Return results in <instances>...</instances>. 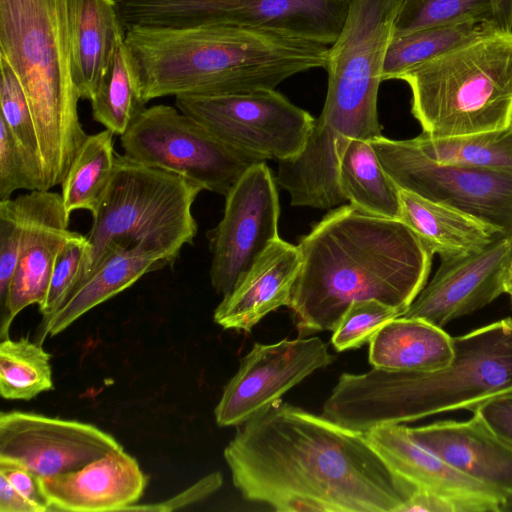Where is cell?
I'll use <instances>...</instances> for the list:
<instances>
[{"instance_id":"83f0119b","label":"cell","mask_w":512,"mask_h":512,"mask_svg":"<svg viewBox=\"0 0 512 512\" xmlns=\"http://www.w3.org/2000/svg\"><path fill=\"white\" fill-rule=\"evenodd\" d=\"M410 140L437 163L512 172V121L502 129L445 138L422 132Z\"/></svg>"},{"instance_id":"f35d334b","label":"cell","mask_w":512,"mask_h":512,"mask_svg":"<svg viewBox=\"0 0 512 512\" xmlns=\"http://www.w3.org/2000/svg\"><path fill=\"white\" fill-rule=\"evenodd\" d=\"M0 474L9 480L22 496L34 504L39 512L49 511L38 476L16 463L5 460H0Z\"/></svg>"},{"instance_id":"836d02e7","label":"cell","mask_w":512,"mask_h":512,"mask_svg":"<svg viewBox=\"0 0 512 512\" xmlns=\"http://www.w3.org/2000/svg\"><path fill=\"white\" fill-rule=\"evenodd\" d=\"M18 190H47L44 175L0 119V201Z\"/></svg>"},{"instance_id":"7402d4cb","label":"cell","mask_w":512,"mask_h":512,"mask_svg":"<svg viewBox=\"0 0 512 512\" xmlns=\"http://www.w3.org/2000/svg\"><path fill=\"white\" fill-rule=\"evenodd\" d=\"M72 75L80 99L91 100L126 29L115 0H71Z\"/></svg>"},{"instance_id":"7c38bea8","label":"cell","mask_w":512,"mask_h":512,"mask_svg":"<svg viewBox=\"0 0 512 512\" xmlns=\"http://www.w3.org/2000/svg\"><path fill=\"white\" fill-rule=\"evenodd\" d=\"M276 180L265 161L250 166L225 196L220 222L206 233L210 281L225 296L278 235Z\"/></svg>"},{"instance_id":"d6986e66","label":"cell","mask_w":512,"mask_h":512,"mask_svg":"<svg viewBox=\"0 0 512 512\" xmlns=\"http://www.w3.org/2000/svg\"><path fill=\"white\" fill-rule=\"evenodd\" d=\"M301 266L298 246L277 237L223 296L214 311L215 323L250 332L267 314L287 306Z\"/></svg>"},{"instance_id":"2e32d148","label":"cell","mask_w":512,"mask_h":512,"mask_svg":"<svg viewBox=\"0 0 512 512\" xmlns=\"http://www.w3.org/2000/svg\"><path fill=\"white\" fill-rule=\"evenodd\" d=\"M512 264V237L499 236L485 248L441 260L405 313L443 328L446 324L490 304L504 292Z\"/></svg>"},{"instance_id":"9c48e42d","label":"cell","mask_w":512,"mask_h":512,"mask_svg":"<svg viewBox=\"0 0 512 512\" xmlns=\"http://www.w3.org/2000/svg\"><path fill=\"white\" fill-rule=\"evenodd\" d=\"M120 140L128 158L179 174L223 196L250 166L262 162L226 145L177 107L164 104L145 107Z\"/></svg>"},{"instance_id":"9a60e30c","label":"cell","mask_w":512,"mask_h":512,"mask_svg":"<svg viewBox=\"0 0 512 512\" xmlns=\"http://www.w3.org/2000/svg\"><path fill=\"white\" fill-rule=\"evenodd\" d=\"M22 233L18 262L1 307V340L9 336L14 318L26 307H42L47 296L55 258L77 232L69 230L61 194L29 191L15 198Z\"/></svg>"},{"instance_id":"44dd1931","label":"cell","mask_w":512,"mask_h":512,"mask_svg":"<svg viewBox=\"0 0 512 512\" xmlns=\"http://www.w3.org/2000/svg\"><path fill=\"white\" fill-rule=\"evenodd\" d=\"M175 261V258L146 243L111 248L66 303L39 327L37 342L41 344L47 336L61 333L85 313L129 288L145 274L172 266Z\"/></svg>"},{"instance_id":"30bf717a","label":"cell","mask_w":512,"mask_h":512,"mask_svg":"<svg viewBox=\"0 0 512 512\" xmlns=\"http://www.w3.org/2000/svg\"><path fill=\"white\" fill-rule=\"evenodd\" d=\"M175 105L226 145L261 161L298 156L315 122L309 112L275 89L178 95Z\"/></svg>"},{"instance_id":"74e56055","label":"cell","mask_w":512,"mask_h":512,"mask_svg":"<svg viewBox=\"0 0 512 512\" xmlns=\"http://www.w3.org/2000/svg\"><path fill=\"white\" fill-rule=\"evenodd\" d=\"M497 437L512 446V392L492 397L472 410Z\"/></svg>"},{"instance_id":"f6af8a7d","label":"cell","mask_w":512,"mask_h":512,"mask_svg":"<svg viewBox=\"0 0 512 512\" xmlns=\"http://www.w3.org/2000/svg\"><path fill=\"white\" fill-rule=\"evenodd\" d=\"M511 309H512V306H511Z\"/></svg>"},{"instance_id":"ee69618b","label":"cell","mask_w":512,"mask_h":512,"mask_svg":"<svg viewBox=\"0 0 512 512\" xmlns=\"http://www.w3.org/2000/svg\"><path fill=\"white\" fill-rule=\"evenodd\" d=\"M334 1H341V0H334Z\"/></svg>"},{"instance_id":"6da1fadb","label":"cell","mask_w":512,"mask_h":512,"mask_svg":"<svg viewBox=\"0 0 512 512\" xmlns=\"http://www.w3.org/2000/svg\"><path fill=\"white\" fill-rule=\"evenodd\" d=\"M224 459L244 499L279 512H403L417 491L364 433L282 401L240 425Z\"/></svg>"},{"instance_id":"7bdbcfd3","label":"cell","mask_w":512,"mask_h":512,"mask_svg":"<svg viewBox=\"0 0 512 512\" xmlns=\"http://www.w3.org/2000/svg\"><path fill=\"white\" fill-rule=\"evenodd\" d=\"M503 511H512V495L507 497L506 503L503 507Z\"/></svg>"},{"instance_id":"b9f144b4","label":"cell","mask_w":512,"mask_h":512,"mask_svg":"<svg viewBox=\"0 0 512 512\" xmlns=\"http://www.w3.org/2000/svg\"><path fill=\"white\" fill-rule=\"evenodd\" d=\"M504 292L508 294L512 299V264L507 272L505 283H504Z\"/></svg>"},{"instance_id":"e575fe53","label":"cell","mask_w":512,"mask_h":512,"mask_svg":"<svg viewBox=\"0 0 512 512\" xmlns=\"http://www.w3.org/2000/svg\"><path fill=\"white\" fill-rule=\"evenodd\" d=\"M88 250L86 236L76 233L58 252L49 283L46 300L39 308L44 325L65 304L75 287L81 263Z\"/></svg>"},{"instance_id":"ac0fdd59","label":"cell","mask_w":512,"mask_h":512,"mask_svg":"<svg viewBox=\"0 0 512 512\" xmlns=\"http://www.w3.org/2000/svg\"><path fill=\"white\" fill-rule=\"evenodd\" d=\"M147 477L124 450L108 453L85 466L41 478L49 511H125L142 497Z\"/></svg>"},{"instance_id":"ffe728a7","label":"cell","mask_w":512,"mask_h":512,"mask_svg":"<svg viewBox=\"0 0 512 512\" xmlns=\"http://www.w3.org/2000/svg\"><path fill=\"white\" fill-rule=\"evenodd\" d=\"M412 439L464 475L512 495V446L475 415L410 428Z\"/></svg>"},{"instance_id":"cb8c5ba5","label":"cell","mask_w":512,"mask_h":512,"mask_svg":"<svg viewBox=\"0 0 512 512\" xmlns=\"http://www.w3.org/2000/svg\"><path fill=\"white\" fill-rule=\"evenodd\" d=\"M453 357V338L419 318H394L369 342V363L385 370L434 371L449 365Z\"/></svg>"},{"instance_id":"d6a6232c","label":"cell","mask_w":512,"mask_h":512,"mask_svg":"<svg viewBox=\"0 0 512 512\" xmlns=\"http://www.w3.org/2000/svg\"><path fill=\"white\" fill-rule=\"evenodd\" d=\"M402 315L399 309L375 299L355 301L333 329L331 344L339 352L359 348L384 324Z\"/></svg>"},{"instance_id":"f1b7e54d","label":"cell","mask_w":512,"mask_h":512,"mask_svg":"<svg viewBox=\"0 0 512 512\" xmlns=\"http://www.w3.org/2000/svg\"><path fill=\"white\" fill-rule=\"evenodd\" d=\"M95 121L121 136L145 108L125 40L118 46L109 69L91 98Z\"/></svg>"},{"instance_id":"3957f363","label":"cell","mask_w":512,"mask_h":512,"mask_svg":"<svg viewBox=\"0 0 512 512\" xmlns=\"http://www.w3.org/2000/svg\"><path fill=\"white\" fill-rule=\"evenodd\" d=\"M141 100L275 89L287 78L324 68L329 46L270 31L204 27L126 30Z\"/></svg>"},{"instance_id":"ba28073f","label":"cell","mask_w":512,"mask_h":512,"mask_svg":"<svg viewBox=\"0 0 512 512\" xmlns=\"http://www.w3.org/2000/svg\"><path fill=\"white\" fill-rule=\"evenodd\" d=\"M350 0H124L130 27H234L296 36L330 46Z\"/></svg>"},{"instance_id":"d590c367","label":"cell","mask_w":512,"mask_h":512,"mask_svg":"<svg viewBox=\"0 0 512 512\" xmlns=\"http://www.w3.org/2000/svg\"><path fill=\"white\" fill-rule=\"evenodd\" d=\"M22 223L16 199L0 201V306L13 277L20 251Z\"/></svg>"},{"instance_id":"4316f807","label":"cell","mask_w":512,"mask_h":512,"mask_svg":"<svg viewBox=\"0 0 512 512\" xmlns=\"http://www.w3.org/2000/svg\"><path fill=\"white\" fill-rule=\"evenodd\" d=\"M498 29L490 23H461L424 28L392 38L385 55L382 81L477 40Z\"/></svg>"},{"instance_id":"277c9868","label":"cell","mask_w":512,"mask_h":512,"mask_svg":"<svg viewBox=\"0 0 512 512\" xmlns=\"http://www.w3.org/2000/svg\"><path fill=\"white\" fill-rule=\"evenodd\" d=\"M453 346L451 363L434 371L373 367L361 374H341L322 415L365 433L447 411H472L512 392V317L455 337Z\"/></svg>"},{"instance_id":"8d00e7d4","label":"cell","mask_w":512,"mask_h":512,"mask_svg":"<svg viewBox=\"0 0 512 512\" xmlns=\"http://www.w3.org/2000/svg\"><path fill=\"white\" fill-rule=\"evenodd\" d=\"M222 484L221 473L212 472L169 499L153 504H134L126 508L125 511L167 512L179 510L206 499L215 493Z\"/></svg>"},{"instance_id":"603a6c76","label":"cell","mask_w":512,"mask_h":512,"mask_svg":"<svg viewBox=\"0 0 512 512\" xmlns=\"http://www.w3.org/2000/svg\"><path fill=\"white\" fill-rule=\"evenodd\" d=\"M400 217L441 260L475 253L502 232L495 226L459 209L400 189Z\"/></svg>"},{"instance_id":"d4e9b609","label":"cell","mask_w":512,"mask_h":512,"mask_svg":"<svg viewBox=\"0 0 512 512\" xmlns=\"http://www.w3.org/2000/svg\"><path fill=\"white\" fill-rule=\"evenodd\" d=\"M338 184L345 200L360 211L399 219V188L382 167L370 140L347 143L339 162Z\"/></svg>"},{"instance_id":"5b68a950","label":"cell","mask_w":512,"mask_h":512,"mask_svg":"<svg viewBox=\"0 0 512 512\" xmlns=\"http://www.w3.org/2000/svg\"><path fill=\"white\" fill-rule=\"evenodd\" d=\"M70 7L71 0H0V57L27 97L47 190L62 183L88 136L72 75Z\"/></svg>"},{"instance_id":"60d3db41","label":"cell","mask_w":512,"mask_h":512,"mask_svg":"<svg viewBox=\"0 0 512 512\" xmlns=\"http://www.w3.org/2000/svg\"><path fill=\"white\" fill-rule=\"evenodd\" d=\"M494 24L501 30L512 32V0H492Z\"/></svg>"},{"instance_id":"5bb4252c","label":"cell","mask_w":512,"mask_h":512,"mask_svg":"<svg viewBox=\"0 0 512 512\" xmlns=\"http://www.w3.org/2000/svg\"><path fill=\"white\" fill-rule=\"evenodd\" d=\"M120 450L112 435L89 423L33 412L0 414V460L16 463L40 479L77 470Z\"/></svg>"},{"instance_id":"1f68e13d","label":"cell","mask_w":512,"mask_h":512,"mask_svg":"<svg viewBox=\"0 0 512 512\" xmlns=\"http://www.w3.org/2000/svg\"><path fill=\"white\" fill-rule=\"evenodd\" d=\"M0 73V119L44 175L37 130L27 97L17 75L2 57Z\"/></svg>"},{"instance_id":"f546056e","label":"cell","mask_w":512,"mask_h":512,"mask_svg":"<svg viewBox=\"0 0 512 512\" xmlns=\"http://www.w3.org/2000/svg\"><path fill=\"white\" fill-rule=\"evenodd\" d=\"M51 355L28 337L0 343V393L8 400H30L53 389Z\"/></svg>"},{"instance_id":"e0dca14e","label":"cell","mask_w":512,"mask_h":512,"mask_svg":"<svg viewBox=\"0 0 512 512\" xmlns=\"http://www.w3.org/2000/svg\"><path fill=\"white\" fill-rule=\"evenodd\" d=\"M364 434L389 467L418 490L452 500L464 512H502L506 494L464 475L416 443L408 427L379 425Z\"/></svg>"},{"instance_id":"484cf974","label":"cell","mask_w":512,"mask_h":512,"mask_svg":"<svg viewBox=\"0 0 512 512\" xmlns=\"http://www.w3.org/2000/svg\"><path fill=\"white\" fill-rule=\"evenodd\" d=\"M117 153L114 134L105 129L88 135L62 181L61 198L66 213L98 209L111 182Z\"/></svg>"},{"instance_id":"7a4b0ae2","label":"cell","mask_w":512,"mask_h":512,"mask_svg":"<svg viewBox=\"0 0 512 512\" xmlns=\"http://www.w3.org/2000/svg\"><path fill=\"white\" fill-rule=\"evenodd\" d=\"M297 246L302 266L287 307L301 337L333 331L355 301L375 299L404 314L434 255L402 221L351 204L330 210Z\"/></svg>"},{"instance_id":"52a82bcc","label":"cell","mask_w":512,"mask_h":512,"mask_svg":"<svg viewBox=\"0 0 512 512\" xmlns=\"http://www.w3.org/2000/svg\"><path fill=\"white\" fill-rule=\"evenodd\" d=\"M202 190L179 174L117 154L109 187L92 214L88 250L72 294L115 246L146 243L177 260L196 237L192 206Z\"/></svg>"},{"instance_id":"8992f818","label":"cell","mask_w":512,"mask_h":512,"mask_svg":"<svg viewBox=\"0 0 512 512\" xmlns=\"http://www.w3.org/2000/svg\"><path fill=\"white\" fill-rule=\"evenodd\" d=\"M432 138L502 129L512 121V32L495 29L398 76Z\"/></svg>"},{"instance_id":"ab89813d","label":"cell","mask_w":512,"mask_h":512,"mask_svg":"<svg viewBox=\"0 0 512 512\" xmlns=\"http://www.w3.org/2000/svg\"><path fill=\"white\" fill-rule=\"evenodd\" d=\"M0 512H39V509L0 474Z\"/></svg>"},{"instance_id":"4dcf8cb0","label":"cell","mask_w":512,"mask_h":512,"mask_svg":"<svg viewBox=\"0 0 512 512\" xmlns=\"http://www.w3.org/2000/svg\"><path fill=\"white\" fill-rule=\"evenodd\" d=\"M467 22L495 26L492 0H402L392 38L424 28Z\"/></svg>"},{"instance_id":"8fae6325","label":"cell","mask_w":512,"mask_h":512,"mask_svg":"<svg viewBox=\"0 0 512 512\" xmlns=\"http://www.w3.org/2000/svg\"><path fill=\"white\" fill-rule=\"evenodd\" d=\"M371 144L398 188L473 215L512 237V172L437 163L410 139L382 135Z\"/></svg>"},{"instance_id":"4fadbf2b","label":"cell","mask_w":512,"mask_h":512,"mask_svg":"<svg viewBox=\"0 0 512 512\" xmlns=\"http://www.w3.org/2000/svg\"><path fill=\"white\" fill-rule=\"evenodd\" d=\"M334 360L327 344L316 336L255 343L223 389L214 410L217 425L244 424Z\"/></svg>"}]
</instances>
